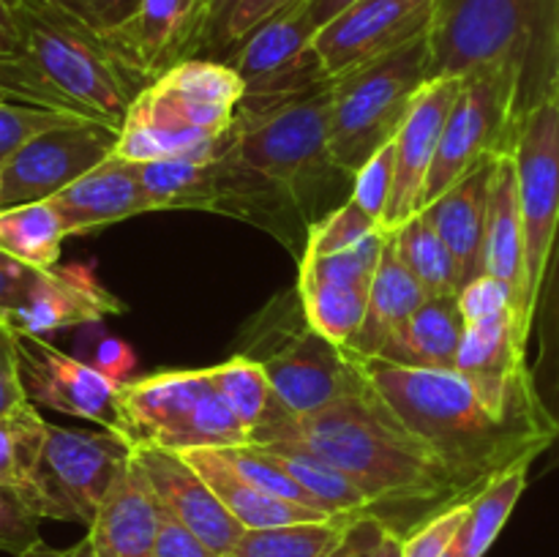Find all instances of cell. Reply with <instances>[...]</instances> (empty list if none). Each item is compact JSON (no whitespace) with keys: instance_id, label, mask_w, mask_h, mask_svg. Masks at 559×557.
<instances>
[{"instance_id":"cell-1","label":"cell","mask_w":559,"mask_h":557,"mask_svg":"<svg viewBox=\"0 0 559 557\" xmlns=\"http://www.w3.org/2000/svg\"><path fill=\"white\" fill-rule=\"evenodd\" d=\"M366 377L399 418L445 464L464 497L522 459H538L559 437L530 366L511 375L404 369L364 360Z\"/></svg>"},{"instance_id":"cell-2","label":"cell","mask_w":559,"mask_h":557,"mask_svg":"<svg viewBox=\"0 0 559 557\" xmlns=\"http://www.w3.org/2000/svg\"><path fill=\"white\" fill-rule=\"evenodd\" d=\"M251 442L304 446L342 470L366 495L371 511L429 508L469 500L431 448L404 424L374 386L314 415H289Z\"/></svg>"},{"instance_id":"cell-3","label":"cell","mask_w":559,"mask_h":557,"mask_svg":"<svg viewBox=\"0 0 559 557\" xmlns=\"http://www.w3.org/2000/svg\"><path fill=\"white\" fill-rule=\"evenodd\" d=\"M16 47L0 55V98L123 126L142 91L107 42L36 0H14Z\"/></svg>"},{"instance_id":"cell-4","label":"cell","mask_w":559,"mask_h":557,"mask_svg":"<svg viewBox=\"0 0 559 557\" xmlns=\"http://www.w3.org/2000/svg\"><path fill=\"white\" fill-rule=\"evenodd\" d=\"M431 76H467L516 63L535 104L557 96L559 0H435Z\"/></svg>"},{"instance_id":"cell-5","label":"cell","mask_w":559,"mask_h":557,"mask_svg":"<svg viewBox=\"0 0 559 557\" xmlns=\"http://www.w3.org/2000/svg\"><path fill=\"white\" fill-rule=\"evenodd\" d=\"M142 183L158 211H211L267 229L298 251L311 222L284 186L257 173L233 145V129L202 153L140 164Z\"/></svg>"},{"instance_id":"cell-6","label":"cell","mask_w":559,"mask_h":557,"mask_svg":"<svg viewBox=\"0 0 559 557\" xmlns=\"http://www.w3.org/2000/svg\"><path fill=\"white\" fill-rule=\"evenodd\" d=\"M331 112L333 80H325L293 96L243 98L233 123V145L240 158L284 186L309 222L325 186L355 178L331 156Z\"/></svg>"},{"instance_id":"cell-7","label":"cell","mask_w":559,"mask_h":557,"mask_svg":"<svg viewBox=\"0 0 559 557\" xmlns=\"http://www.w3.org/2000/svg\"><path fill=\"white\" fill-rule=\"evenodd\" d=\"M109 431L123 437L131 451L145 446L191 451L251 442L246 426L213 386L211 369L158 371L120 382Z\"/></svg>"},{"instance_id":"cell-8","label":"cell","mask_w":559,"mask_h":557,"mask_svg":"<svg viewBox=\"0 0 559 557\" xmlns=\"http://www.w3.org/2000/svg\"><path fill=\"white\" fill-rule=\"evenodd\" d=\"M431 76L429 31L393 52L333 76L331 156L355 175L382 145L396 137L415 96Z\"/></svg>"},{"instance_id":"cell-9","label":"cell","mask_w":559,"mask_h":557,"mask_svg":"<svg viewBox=\"0 0 559 557\" xmlns=\"http://www.w3.org/2000/svg\"><path fill=\"white\" fill-rule=\"evenodd\" d=\"M530 107H535V98L522 66H486L464 76L420 194V211L484 158L511 151L519 120Z\"/></svg>"},{"instance_id":"cell-10","label":"cell","mask_w":559,"mask_h":557,"mask_svg":"<svg viewBox=\"0 0 559 557\" xmlns=\"http://www.w3.org/2000/svg\"><path fill=\"white\" fill-rule=\"evenodd\" d=\"M131 446L115 431L47 426L36 478L25 502L38 519L91 528L109 486L129 464Z\"/></svg>"},{"instance_id":"cell-11","label":"cell","mask_w":559,"mask_h":557,"mask_svg":"<svg viewBox=\"0 0 559 557\" xmlns=\"http://www.w3.org/2000/svg\"><path fill=\"white\" fill-rule=\"evenodd\" d=\"M516 164L519 211L524 224L527 304L538 311L559 238V98L530 107L516 126L511 145Z\"/></svg>"},{"instance_id":"cell-12","label":"cell","mask_w":559,"mask_h":557,"mask_svg":"<svg viewBox=\"0 0 559 557\" xmlns=\"http://www.w3.org/2000/svg\"><path fill=\"white\" fill-rule=\"evenodd\" d=\"M120 129L102 120H71L44 131L0 167V211L52 200L118 151Z\"/></svg>"},{"instance_id":"cell-13","label":"cell","mask_w":559,"mask_h":557,"mask_svg":"<svg viewBox=\"0 0 559 557\" xmlns=\"http://www.w3.org/2000/svg\"><path fill=\"white\" fill-rule=\"evenodd\" d=\"M306 3L309 0H298L278 11L229 52L227 63L246 82V102L293 96L333 80L317 58V25Z\"/></svg>"},{"instance_id":"cell-14","label":"cell","mask_w":559,"mask_h":557,"mask_svg":"<svg viewBox=\"0 0 559 557\" xmlns=\"http://www.w3.org/2000/svg\"><path fill=\"white\" fill-rule=\"evenodd\" d=\"M284 407L298 418L314 415L371 386L364 360L328 342L309 322L287 333L278 347L257 358Z\"/></svg>"},{"instance_id":"cell-15","label":"cell","mask_w":559,"mask_h":557,"mask_svg":"<svg viewBox=\"0 0 559 557\" xmlns=\"http://www.w3.org/2000/svg\"><path fill=\"white\" fill-rule=\"evenodd\" d=\"M431 11L435 0H358L317 31V58L328 76L347 74L429 31Z\"/></svg>"},{"instance_id":"cell-16","label":"cell","mask_w":559,"mask_h":557,"mask_svg":"<svg viewBox=\"0 0 559 557\" xmlns=\"http://www.w3.org/2000/svg\"><path fill=\"white\" fill-rule=\"evenodd\" d=\"M20 360L27 399L33 404L112 429L118 380L104 375L98 366L52 347L41 336L20 333Z\"/></svg>"},{"instance_id":"cell-17","label":"cell","mask_w":559,"mask_h":557,"mask_svg":"<svg viewBox=\"0 0 559 557\" xmlns=\"http://www.w3.org/2000/svg\"><path fill=\"white\" fill-rule=\"evenodd\" d=\"M464 76H435L420 87L407 118L393 137L396 147V183L388 202L382 233H393L420 211L426 178L440 151L448 115L462 93Z\"/></svg>"},{"instance_id":"cell-18","label":"cell","mask_w":559,"mask_h":557,"mask_svg":"<svg viewBox=\"0 0 559 557\" xmlns=\"http://www.w3.org/2000/svg\"><path fill=\"white\" fill-rule=\"evenodd\" d=\"M131 453L145 470L164 511L178 519L197 538L205 541L218 557H227L246 528L224 508L216 491L186 462L183 453L158 446L134 448Z\"/></svg>"},{"instance_id":"cell-19","label":"cell","mask_w":559,"mask_h":557,"mask_svg":"<svg viewBox=\"0 0 559 557\" xmlns=\"http://www.w3.org/2000/svg\"><path fill=\"white\" fill-rule=\"evenodd\" d=\"M126 304L109 293L91 268H44L36 287L20 309L5 315L9 325L22 336H52L66 328H80L102 322L104 317L123 315Z\"/></svg>"},{"instance_id":"cell-20","label":"cell","mask_w":559,"mask_h":557,"mask_svg":"<svg viewBox=\"0 0 559 557\" xmlns=\"http://www.w3.org/2000/svg\"><path fill=\"white\" fill-rule=\"evenodd\" d=\"M52 205L58 208L69 238L91 235L109 224L142 216V213H156L142 183L140 164L118 153L74 180L69 189L55 194Z\"/></svg>"},{"instance_id":"cell-21","label":"cell","mask_w":559,"mask_h":557,"mask_svg":"<svg viewBox=\"0 0 559 557\" xmlns=\"http://www.w3.org/2000/svg\"><path fill=\"white\" fill-rule=\"evenodd\" d=\"M164 506L131 453L87 528L98 557H153Z\"/></svg>"},{"instance_id":"cell-22","label":"cell","mask_w":559,"mask_h":557,"mask_svg":"<svg viewBox=\"0 0 559 557\" xmlns=\"http://www.w3.org/2000/svg\"><path fill=\"white\" fill-rule=\"evenodd\" d=\"M484 273L502 278L516 295L522 331H533L535 315L527 304V260H524V224L519 211L516 164L511 151L497 153L489 183V213H486Z\"/></svg>"},{"instance_id":"cell-23","label":"cell","mask_w":559,"mask_h":557,"mask_svg":"<svg viewBox=\"0 0 559 557\" xmlns=\"http://www.w3.org/2000/svg\"><path fill=\"white\" fill-rule=\"evenodd\" d=\"M189 0H140L104 42L126 74L145 87L178 63Z\"/></svg>"},{"instance_id":"cell-24","label":"cell","mask_w":559,"mask_h":557,"mask_svg":"<svg viewBox=\"0 0 559 557\" xmlns=\"http://www.w3.org/2000/svg\"><path fill=\"white\" fill-rule=\"evenodd\" d=\"M495 156L484 158L478 167L469 169L462 180L451 186L445 194L426 205L424 216L435 224L440 238L451 249L462 273V287L484 273L486 254V213H489V183Z\"/></svg>"},{"instance_id":"cell-25","label":"cell","mask_w":559,"mask_h":557,"mask_svg":"<svg viewBox=\"0 0 559 557\" xmlns=\"http://www.w3.org/2000/svg\"><path fill=\"white\" fill-rule=\"evenodd\" d=\"M180 453H183L186 462L207 481V486L216 491V497L224 502V508H227L246 530L278 528V524L314 522V519L333 517V513L317 511V508L298 506V502L267 495V491L260 489L254 481H249L243 473H238L218 448H191V451Z\"/></svg>"},{"instance_id":"cell-26","label":"cell","mask_w":559,"mask_h":557,"mask_svg":"<svg viewBox=\"0 0 559 557\" xmlns=\"http://www.w3.org/2000/svg\"><path fill=\"white\" fill-rule=\"evenodd\" d=\"M429 295L424 293L418 278L409 273L399 257L396 244L388 235L385 249H382L380 268L374 273V282L369 289V309H366V320L360 331L355 333L353 342L347 344V353L358 360L377 358L388 339L426 304Z\"/></svg>"},{"instance_id":"cell-27","label":"cell","mask_w":559,"mask_h":557,"mask_svg":"<svg viewBox=\"0 0 559 557\" xmlns=\"http://www.w3.org/2000/svg\"><path fill=\"white\" fill-rule=\"evenodd\" d=\"M459 295L426 298V304L388 339L377 358L404 369H456V355L464 336Z\"/></svg>"},{"instance_id":"cell-28","label":"cell","mask_w":559,"mask_h":557,"mask_svg":"<svg viewBox=\"0 0 559 557\" xmlns=\"http://www.w3.org/2000/svg\"><path fill=\"white\" fill-rule=\"evenodd\" d=\"M260 448L271 462H276L306 495L311 497L320 511L325 513H364L371 511L369 500L364 491L342 473L317 457L314 451L304 446H293V442H251Z\"/></svg>"},{"instance_id":"cell-29","label":"cell","mask_w":559,"mask_h":557,"mask_svg":"<svg viewBox=\"0 0 559 557\" xmlns=\"http://www.w3.org/2000/svg\"><path fill=\"white\" fill-rule=\"evenodd\" d=\"M207 369H211L213 386L227 399V404L238 415L240 424L246 426L251 440L267 426L293 415L273 391L260 360L251 358V355H235L224 364L207 366Z\"/></svg>"},{"instance_id":"cell-30","label":"cell","mask_w":559,"mask_h":557,"mask_svg":"<svg viewBox=\"0 0 559 557\" xmlns=\"http://www.w3.org/2000/svg\"><path fill=\"white\" fill-rule=\"evenodd\" d=\"M358 517L360 513H333L314 522L246 530L227 557H328Z\"/></svg>"},{"instance_id":"cell-31","label":"cell","mask_w":559,"mask_h":557,"mask_svg":"<svg viewBox=\"0 0 559 557\" xmlns=\"http://www.w3.org/2000/svg\"><path fill=\"white\" fill-rule=\"evenodd\" d=\"M535 459H522L502 470L469 500V517L456 538V557H484L511 519L519 497L530 481V467Z\"/></svg>"},{"instance_id":"cell-32","label":"cell","mask_w":559,"mask_h":557,"mask_svg":"<svg viewBox=\"0 0 559 557\" xmlns=\"http://www.w3.org/2000/svg\"><path fill=\"white\" fill-rule=\"evenodd\" d=\"M66 238L69 233L52 200L0 211V251L25 265L38 268V271L58 265Z\"/></svg>"},{"instance_id":"cell-33","label":"cell","mask_w":559,"mask_h":557,"mask_svg":"<svg viewBox=\"0 0 559 557\" xmlns=\"http://www.w3.org/2000/svg\"><path fill=\"white\" fill-rule=\"evenodd\" d=\"M527 342L513 311L464 328L456 369L467 375H511L527 366Z\"/></svg>"},{"instance_id":"cell-34","label":"cell","mask_w":559,"mask_h":557,"mask_svg":"<svg viewBox=\"0 0 559 557\" xmlns=\"http://www.w3.org/2000/svg\"><path fill=\"white\" fill-rule=\"evenodd\" d=\"M388 235L396 244L402 262L418 278L420 287H424V293L429 298L459 295V289H462V273H459L456 260H453L451 249H448L445 240L435 229V224L424 213H415L409 222H404L402 227Z\"/></svg>"},{"instance_id":"cell-35","label":"cell","mask_w":559,"mask_h":557,"mask_svg":"<svg viewBox=\"0 0 559 557\" xmlns=\"http://www.w3.org/2000/svg\"><path fill=\"white\" fill-rule=\"evenodd\" d=\"M298 300L304 309V320L320 336L338 347H347L366 320L369 289L298 276Z\"/></svg>"},{"instance_id":"cell-36","label":"cell","mask_w":559,"mask_h":557,"mask_svg":"<svg viewBox=\"0 0 559 557\" xmlns=\"http://www.w3.org/2000/svg\"><path fill=\"white\" fill-rule=\"evenodd\" d=\"M49 420L41 418L36 404L0 415V484L20 491L25 500L36 478L38 459L47 442Z\"/></svg>"},{"instance_id":"cell-37","label":"cell","mask_w":559,"mask_h":557,"mask_svg":"<svg viewBox=\"0 0 559 557\" xmlns=\"http://www.w3.org/2000/svg\"><path fill=\"white\" fill-rule=\"evenodd\" d=\"M385 240L388 233L377 229V233H371L360 244L336 251V254L300 257L298 276L317 278V282L344 284V287L371 289V282H374V273L382 260V249H385Z\"/></svg>"},{"instance_id":"cell-38","label":"cell","mask_w":559,"mask_h":557,"mask_svg":"<svg viewBox=\"0 0 559 557\" xmlns=\"http://www.w3.org/2000/svg\"><path fill=\"white\" fill-rule=\"evenodd\" d=\"M377 229H382L380 222L371 218L353 197H347L342 205H336L333 211H328L325 216H320L311 224L309 235H306L304 257L336 254V251L360 244V240L369 238Z\"/></svg>"},{"instance_id":"cell-39","label":"cell","mask_w":559,"mask_h":557,"mask_svg":"<svg viewBox=\"0 0 559 557\" xmlns=\"http://www.w3.org/2000/svg\"><path fill=\"white\" fill-rule=\"evenodd\" d=\"M71 120L85 118H74V115L55 112V109L0 98V167H3L16 151H22L27 142L36 140L38 134L55 129V126L71 123Z\"/></svg>"},{"instance_id":"cell-40","label":"cell","mask_w":559,"mask_h":557,"mask_svg":"<svg viewBox=\"0 0 559 557\" xmlns=\"http://www.w3.org/2000/svg\"><path fill=\"white\" fill-rule=\"evenodd\" d=\"M469 500L451 502L404 533V557H445L467 522Z\"/></svg>"},{"instance_id":"cell-41","label":"cell","mask_w":559,"mask_h":557,"mask_svg":"<svg viewBox=\"0 0 559 557\" xmlns=\"http://www.w3.org/2000/svg\"><path fill=\"white\" fill-rule=\"evenodd\" d=\"M235 0H189L178 63L222 52V33ZM175 63V66H178Z\"/></svg>"},{"instance_id":"cell-42","label":"cell","mask_w":559,"mask_h":557,"mask_svg":"<svg viewBox=\"0 0 559 557\" xmlns=\"http://www.w3.org/2000/svg\"><path fill=\"white\" fill-rule=\"evenodd\" d=\"M218 451L229 459V464H233L238 473H243L246 478L254 481V484L260 486V489H265L267 495L282 497V500H289V502H298V506L317 508L314 502H311V497L306 495V491L300 489V486L295 484V481L289 478V475L284 473L276 462H271V459H267L260 448L251 446V442L249 446L218 448ZM317 511H320V508H317Z\"/></svg>"},{"instance_id":"cell-43","label":"cell","mask_w":559,"mask_h":557,"mask_svg":"<svg viewBox=\"0 0 559 557\" xmlns=\"http://www.w3.org/2000/svg\"><path fill=\"white\" fill-rule=\"evenodd\" d=\"M393 183H396V147L393 140L388 145H382L364 167L355 173L353 178V200L369 213L371 218H377L382 227V218H385L388 202H391Z\"/></svg>"},{"instance_id":"cell-44","label":"cell","mask_w":559,"mask_h":557,"mask_svg":"<svg viewBox=\"0 0 559 557\" xmlns=\"http://www.w3.org/2000/svg\"><path fill=\"white\" fill-rule=\"evenodd\" d=\"M38 522L41 519L27 508L20 491L11 486L0 484V552L22 557L31 552L33 546L41 544V533H38Z\"/></svg>"},{"instance_id":"cell-45","label":"cell","mask_w":559,"mask_h":557,"mask_svg":"<svg viewBox=\"0 0 559 557\" xmlns=\"http://www.w3.org/2000/svg\"><path fill=\"white\" fill-rule=\"evenodd\" d=\"M36 3L58 11L66 20L91 31L93 36L107 38L120 22L129 20L140 0H36Z\"/></svg>"},{"instance_id":"cell-46","label":"cell","mask_w":559,"mask_h":557,"mask_svg":"<svg viewBox=\"0 0 559 557\" xmlns=\"http://www.w3.org/2000/svg\"><path fill=\"white\" fill-rule=\"evenodd\" d=\"M459 309H462L467 325L469 322H480L489 320V317L506 315V311H513L519 320L516 295H513V289L508 287L502 278L491 276V273H480L478 278H473V282H467L459 289ZM519 328H522V322H519ZM524 336H527V333H524Z\"/></svg>"},{"instance_id":"cell-47","label":"cell","mask_w":559,"mask_h":557,"mask_svg":"<svg viewBox=\"0 0 559 557\" xmlns=\"http://www.w3.org/2000/svg\"><path fill=\"white\" fill-rule=\"evenodd\" d=\"M25 404H31V399L22 377L20 333L9 325L5 317H0V415L14 413Z\"/></svg>"},{"instance_id":"cell-48","label":"cell","mask_w":559,"mask_h":557,"mask_svg":"<svg viewBox=\"0 0 559 557\" xmlns=\"http://www.w3.org/2000/svg\"><path fill=\"white\" fill-rule=\"evenodd\" d=\"M293 3H298V0H235L227 22H224L222 52H218L222 60H227L229 52H233L251 31H257L262 22H267L271 16H276L278 11H284Z\"/></svg>"},{"instance_id":"cell-49","label":"cell","mask_w":559,"mask_h":557,"mask_svg":"<svg viewBox=\"0 0 559 557\" xmlns=\"http://www.w3.org/2000/svg\"><path fill=\"white\" fill-rule=\"evenodd\" d=\"M38 273H41L38 268L25 265V262L0 251V317L11 315V311L25 304L31 289L36 287Z\"/></svg>"},{"instance_id":"cell-50","label":"cell","mask_w":559,"mask_h":557,"mask_svg":"<svg viewBox=\"0 0 559 557\" xmlns=\"http://www.w3.org/2000/svg\"><path fill=\"white\" fill-rule=\"evenodd\" d=\"M153 557H218L205 541L197 538L191 530H186L178 519L169 517L164 511L162 530H158L156 549H153Z\"/></svg>"},{"instance_id":"cell-51","label":"cell","mask_w":559,"mask_h":557,"mask_svg":"<svg viewBox=\"0 0 559 557\" xmlns=\"http://www.w3.org/2000/svg\"><path fill=\"white\" fill-rule=\"evenodd\" d=\"M385 528L388 522L382 517H377L374 511L360 513L353 522V528H349V533L344 535L342 544H338L328 557H366L374 549L377 541L382 538Z\"/></svg>"},{"instance_id":"cell-52","label":"cell","mask_w":559,"mask_h":557,"mask_svg":"<svg viewBox=\"0 0 559 557\" xmlns=\"http://www.w3.org/2000/svg\"><path fill=\"white\" fill-rule=\"evenodd\" d=\"M98 369L104 371V375H109L112 380L123 382V377L129 375L131 366H134V353H131V347L126 342H120V339H102V344H98L96 349V364Z\"/></svg>"},{"instance_id":"cell-53","label":"cell","mask_w":559,"mask_h":557,"mask_svg":"<svg viewBox=\"0 0 559 557\" xmlns=\"http://www.w3.org/2000/svg\"><path fill=\"white\" fill-rule=\"evenodd\" d=\"M22 557H98V555H96V549H93L91 538L85 535L80 544L69 546V549H55V546L44 544L41 541V544H36L31 552H25Z\"/></svg>"},{"instance_id":"cell-54","label":"cell","mask_w":559,"mask_h":557,"mask_svg":"<svg viewBox=\"0 0 559 557\" xmlns=\"http://www.w3.org/2000/svg\"><path fill=\"white\" fill-rule=\"evenodd\" d=\"M353 3H358V0H309L306 5H309L311 22H314L317 31H320L322 25H328L333 16H338L344 9H349Z\"/></svg>"},{"instance_id":"cell-55","label":"cell","mask_w":559,"mask_h":557,"mask_svg":"<svg viewBox=\"0 0 559 557\" xmlns=\"http://www.w3.org/2000/svg\"><path fill=\"white\" fill-rule=\"evenodd\" d=\"M366 557H404V533H399L396 528L388 524L382 538L377 541L374 549H371Z\"/></svg>"},{"instance_id":"cell-56","label":"cell","mask_w":559,"mask_h":557,"mask_svg":"<svg viewBox=\"0 0 559 557\" xmlns=\"http://www.w3.org/2000/svg\"><path fill=\"white\" fill-rule=\"evenodd\" d=\"M557 98H559V52H557Z\"/></svg>"},{"instance_id":"cell-57","label":"cell","mask_w":559,"mask_h":557,"mask_svg":"<svg viewBox=\"0 0 559 557\" xmlns=\"http://www.w3.org/2000/svg\"><path fill=\"white\" fill-rule=\"evenodd\" d=\"M445 557H456V544H453V546H451V552H448V555H445Z\"/></svg>"},{"instance_id":"cell-58","label":"cell","mask_w":559,"mask_h":557,"mask_svg":"<svg viewBox=\"0 0 559 557\" xmlns=\"http://www.w3.org/2000/svg\"><path fill=\"white\" fill-rule=\"evenodd\" d=\"M557 420H559V418H557Z\"/></svg>"}]
</instances>
